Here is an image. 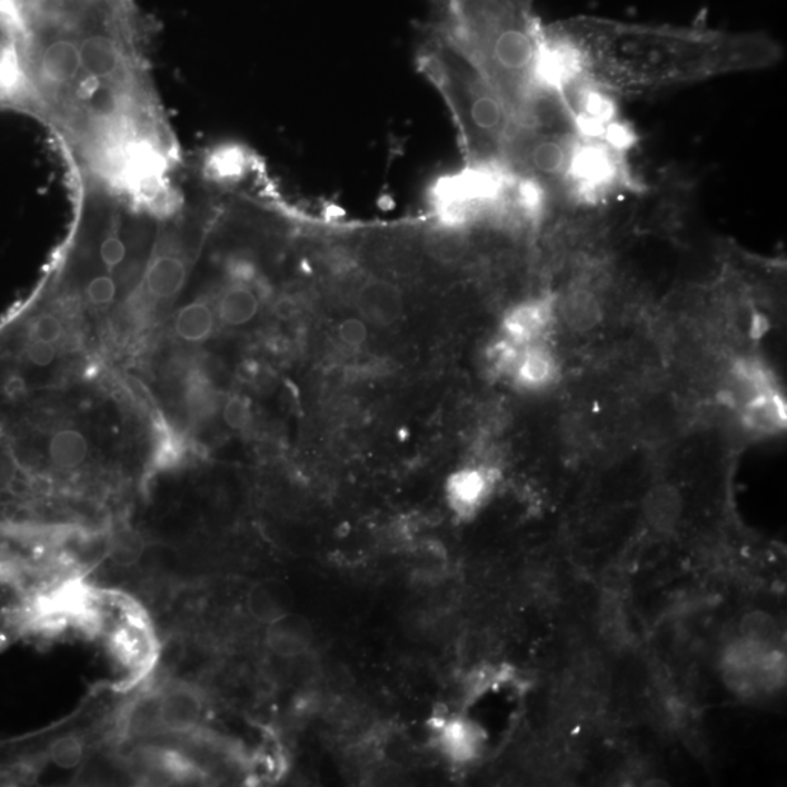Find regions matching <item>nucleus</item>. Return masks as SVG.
Instances as JSON below:
<instances>
[{
	"mask_svg": "<svg viewBox=\"0 0 787 787\" xmlns=\"http://www.w3.org/2000/svg\"><path fill=\"white\" fill-rule=\"evenodd\" d=\"M32 119L69 178L170 189L185 158L159 98L133 0H18Z\"/></svg>",
	"mask_w": 787,
	"mask_h": 787,
	"instance_id": "1",
	"label": "nucleus"
},
{
	"mask_svg": "<svg viewBox=\"0 0 787 787\" xmlns=\"http://www.w3.org/2000/svg\"><path fill=\"white\" fill-rule=\"evenodd\" d=\"M784 58L766 32L654 26L598 17L546 26L547 73L571 91L637 96L771 68Z\"/></svg>",
	"mask_w": 787,
	"mask_h": 787,
	"instance_id": "2",
	"label": "nucleus"
},
{
	"mask_svg": "<svg viewBox=\"0 0 787 787\" xmlns=\"http://www.w3.org/2000/svg\"><path fill=\"white\" fill-rule=\"evenodd\" d=\"M424 31L479 69L517 126L551 87L546 26L531 0H430Z\"/></svg>",
	"mask_w": 787,
	"mask_h": 787,
	"instance_id": "3",
	"label": "nucleus"
},
{
	"mask_svg": "<svg viewBox=\"0 0 787 787\" xmlns=\"http://www.w3.org/2000/svg\"><path fill=\"white\" fill-rule=\"evenodd\" d=\"M416 62L452 117L464 167L505 171L517 121L479 69L426 31L417 44Z\"/></svg>",
	"mask_w": 787,
	"mask_h": 787,
	"instance_id": "4",
	"label": "nucleus"
},
{
	"mask_svg": "<svg viewBox=\"0 0 787 787\" xmlns=\"http://www.w3.org/2000/svg\"><path fill=\"white\" fill-rule=\"evenodd\" d=\"M157 255L149 259L143 273L145 292L155 299H170L180 293L189 278V260L177 238L168 236Z\"/></svg>",
	"mask_w": 787,
	"mask_h": 787,
	"instance_id": "5",
	"label": "nucleus"
},
{
	"mask_svg": "<svg viewBox=\"0 0 787 787\" xmlns=\"http://www.w3.org/2000/svg\"><path fill=\"white\" fill-rule=\"evenodd\" d=\"M203 697L196 688L178 684L158 697V726L172 734L191 733L203 715Z\"/></svg>",
	"mask_w": 787,
	"mask_h": 787,
	"instance_id": "6",
	"label": "nucleus"
},
{
	"mask_svg": "<svg viewBox=\"0 0 787 787\" xmlns=\"http://www.w3.org/2000/svg\"><path fill=\"white\" fill-rule=\"evenodd\" d=\"M556 309L552 297L531 299L514 307L504 321L508 341L515 346H529L541 339L555 320Z\"/></svg>",
	"mask_w": 787,
	"mask_h": 787,
	"instance_id": "7",
	"label": "nucleus"
},
{
	"mask_svg": "<svg viewBox=\"0 0 787 787\" xmlns=\"http://www.w3.org/2000/svg\"><path fill=\"white\" fill-rule=\"evenodd\" d=\"M495 472L486 467L462 468L449 477L448 502L459 517L468 518L489 499L494 489Z\"/></svg>",
	"mask_w": 787,
	"mask_h": 787,
	"instance_id": "8",
	"label": "nucleus"
},
{
	"mask_svg": "<svg viewBox=\"0 0 787 787\" xmlns=\"http://www.w3.org/2000/svg\"><path fill=\"white\" fill-rule=\"evenodd\" d=\"M557 303V309H560L561 317L571 330L587 332L602 320L601 290L587 280L575 278Z\"/></svg>",
	"mask_w": 787,
	"mask_h": 787,
	"instance_id": "9",
	"label": "nucleus"
},
{
	"mask_svg": "<svg viewBox=\"0 0 787 787\" xmlns=\"http://www.w3.org/2000/svg\"><path fill=\"white\" fill-rule=\"evenodd\" d=\"M440 753L457 765H466L479 757L482 733L475 721L452 718L440 721L437 729Z\"/></svg>",
	"mask_w": 787,
	"mask_h": 787,
	"instance_id": "10",
	"label": "nucleus"
},
{
	"mask_svg": "<svg viewBox=\"0 0 787 787\" xmlns=\"http://www.w3.org/2000/svg\"><path fill=\"white\" fill-rule=\"evenodd\" d=\"M358 308L378 325H391L402 311L400 290L387 280L369 279L360 286Z\"/></svg>",
	"mask_w": 787,
	"mask_h": 787,
	"instance_id": "11",
	"label": "nucleus"
},
{
	"mask_svg": "<svg viewBox=\"0 0 787 787\" xmlns=\"http://www.w3.org/2000/svg\"><path fill=\"white\" fill-rule=\"evenodd\" d=\"M262 278L252 283L229 279V286L219 299L220 320L228 326L247 325L259 312Z\"/></svg>",
	"mask_w": 787,
	"mask_h": 787,
	"instance_id": "12",
	"label": "nucleus"
},
{
	"mask_svg": "<svg viewBox=\"0 0 787 787\" xmlns=\"http://www.w3.org/2000/svg\"><path fill=\"white\" fill-rule=\"evenodd\" d=\"M515 378L525 388H545L550 386L559 372V365L551 351L541 346H525L519 350L514 363Z\"/></svg>",
	"mask_w": 787,
	"mask_h": 787,
	"instance_id": "13",
	"label": "nucleus"
},
{
	"mask_svg": "<svg viewBox=\"0 0 787 787\" xmlns=\"http://www.w3.org/2000/svg\"><path fill=\"white\" fill-rule=\"evenodd\" d=\"M88 456V442L77 430L64 429L56 432L49 442V457L60 470H74Z\"/></svg>",
	"mask_w": 787,
	"mask_h": 787,
	"instance_id": "14",
	"label": "nucleus"
},
{
	"mask_svg": "<svg viewBox=\"0 0 787 787\" xmlns=\"http://www.w3.org/2000/svg\"><path fill=\"white\" fill-rule=\"evenodd\" d=\"M215 317L212 308L206 302L190 303L178 312L176 331L186 341H201L212 335Z\"/></svg>",
	"mask_w": 787,
	"mask_h": 787,
	"instance_id": "15",
	"label": "nucleus"
},
{
	"mask_svg": "<svg viewBox=\"0 0 787 787\" xmlns=\"http://www.w3.org/2000/svg\"><path fill=\"white\" fill-rule=\"evenodd\" d=\"M646 517L655 528L671 529L681 514V500L677 491L669 487H658L648 496L645 504Z\"/></svg>",
	"mask_w": 787,
	"mask_h": 787,
	"instance_id": "16",
	"label": "nucleus"
},
{
	"mask_svg": "<svg viewBox=\"0 0 787 787\" xmlns=\"http://www.w3.org/2000/svg\"><path fill=\"white\" fill-rule=\"evenodd\" d=\"M267 644L276 655L282 656V658H295V656L302 655L308 646L306 636L286 625L283 618L270 625Z\"/></svg>",
	"mask_w": 787,
	"mask_h": 787,
	"instance_id": "17",
	"label": "nucleus"
},
{
	"mask_svg": "<svg viewBox=\"0 0 787 787\" xmlns=\"http://www.w3.org/2000/svg\"><path fill=\"white\" fill-rule=\"evenodd\" d=\"M248 608L256 620L266 622V625H273L283 618L285 614L282 601L275 590L266 585H259L251 590L250 597H248Z\"/></svg>",
	"mask_w": 787,
	"mask_h": 787,
	"instance_id": "18",
	"label": "nucleus"
},
{
	"mask_svg": "<svg viewBox=\"0 0 787 787\" xmlns=\"http://www.w3.org/2000/svg\"><path fill=\"white\" fill-rule=\"evenodd\" d=\"M50 761L62 770H72L81 766L83 744L77 737H64L54 741L49 749Z\"/></svg>",
	"mask_w": 787,
	"mask_h": 787,
	"instance_id": "19",
	"label": "nucleus"
},
{
	"mask_svg": "<svg viewBox=\"0 0 787 787\" xmlns=\"http://www.w3.org/2000/svg\"><path fill=\"white\" fill-rule=\"evenodd\" d=\"M215 406H217V398H215L209 382L203 379H195L193 382H190L189 390H187V407H189L191 416L203 419L212 414Z\"/></svg>",
	"mask_w": 787,
	"mask_h": 787,
	"instance_id": "20",
	"label": "nucleus"
},
{
	"mask_svg": "<svg viewBox=\"0 0 787 787\" xmlns=\"http://www.w3.org/2000/svg\"><path fill=\"white\" fill-rule=\"evenodd\" d=\"M776 636V626L771 618L763 612H753L743 622V639L756 641L771 648Z\"/></svg>",
	"mask_w": 787,
	"mask_h": 787,
	"instance_id": "21",
	"label": "nucleus"
},
{
	"mask_svg": "<svg viewBox=\"0 0 787 787\" xmlns=\"http://www.w3.org/2000/svg\"><path fill=\"white\" fill-rule=\"evenodd\" d=\"M120 269H123V267H120ZM120 269H106L104 273H98L89 279L86 289L89 302L98 307L110 306V303L114 302L117 289L119 288H117L116 279L112 278V271Z\"/></svg>",
	"mask_w": 787,
	"mask_h": 787,
	"instance_id": "22",
	"label": "nucleus"
},
{
	"mask_svg": "<svg viewBox=\"0 0 787 787\" xmlns=\"http://www.w3.org/2000/svg\"><path fill=\"white\" fill-rule=\"evenodd\" d=\"M30 339L47 341V343H58L63 335L62 321L53 313H41L30 322L27 332Z\"/></svg>",
	"mask_w": 787,
	"mask_h": 787,
	"instance_id": "23",
	"label": "nucleus"
},
{
	"mask_svg": "<svg viewBox=\"0 0 787 787\" xmlns=\"http://www.w3.org/2000/svg\"><path fill=\"white\" fill-rule=\"evenodd\" d=\"M223 419L229 428L243 429L251 420V406L243 397L229 398L223 409Z\"/></svg>",
	"mask_w": 787,
	"mask_h": 787,
	"instance_id": "24",
	"label": "nucleus"
},
{
	"mask_svg": "<svg viewBox=\"0 0 787 787\" xmlns=\"http://www.w3.org/2000/svg\"><path fill=\"white\" fill-rule=\"evenodd\" d=\"M27 362H30L36 368H47L53 363L56 359L54 345L47 341L30 339L23 350Z\"/></svg>",
	"mask_w": 787,
	"mask_h": 787,
	"instance_id": "25",
	"label": "nucleus"
},
{
	"mask_svg": "<svg viewBox=\"0 0 787 787\" xmlns=\"http://www.w3.org/2000/svg\"><path fill=\"white\" fill-rule=\"evenodd\" d=\"M339 336L345 345L351 346V348H358V346L367 340V327L363 326L362 321L348 320L340 326Z\"/></svg>",
	"mask_w": 787,
	"mask_h": 787,
	"instance_id": "26",
	"label": "nucleus"
}]
</instances>
